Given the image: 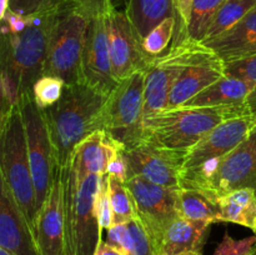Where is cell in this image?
Listing matches in <instances>:
<instances>
[{
	"instance_id": "25",
	"label": "cell",
	"mask_w": 256,
	"mask_h": 255,
	"mask_svg": "<svg viewBox=\"0 0 256 255\" xmlns=\"http://www.w3.org/2000/svg\"><path fill=\"white\" fill-rule=\"evenodd\" d=\"M220 222H234L256 232V195L252 189H239L218 199Z\"/></svg>"
},
{
	"instance_id": "19",
	"label": "cell",
	"mask_w": 256,
	"mask_h": 255,
	"mask_svg": "<svg viewBox=\"0 0 256 255\" xmlns=\"http://www.w3.org/2000/svg\"><path fill=\"white\" fill-rule=\"evenodd\" d=\"M225 75L224 62L212 52L205 59L190 65L182 75L169 94L166 109H175L199 94Z\"/></svg>"
},
{
	"instance_id": "11",
	"label": "cell",
	"mask_w": 256,
	"mask_h": 255,
	"mask_svg": "<svg viewBox=\"0 0 256 255\" xmlns=\"http://www.w3.org/2000/svg\"><path fill=\"white\" fill-rule=\"evenodd\" d=\"M190 188L202 190L215 199L239 189L256 190V126L206 176Z\"/></svg>"
},
{
	"instance_id": "37",
	"label": "cell",
	"mask_w": 256,
	"mask_h": 255,
	"mask_svg": "<svg viewBox=\"0 0 256 255\" xmlns=\"http://www.w3.org/2000/svg\"><path fill=\"white\" fill-rule=\"evenodd\" d=\"M110 175V176H114L116 179L122 180V182H126L128 180V162L126 158H125L124 150L120 152L114 159L110 162V164L108 165L106 174Z\"/></svg>"
},
{
	"instance_id": "14",
	"label": "cell",
	"mask_w": 256,
	"mask_h": 255,
	"mask_svg": "<svg viewBox=\"0 0 256 255\" xmlns=\"http://www.w3.org/2000/svg\"><path fill=\"white\" fill-rule=\"evenodd\" d=\"M105 2L92 6L90 12L82 59V82L109 95L119 82L112 76Z\"/></svg>"
},
{
	"instance_id": "27",
	"label": "cell",
	"mask_w": 256,
	"mask_h": 255,
	"mask_svg": "<svg viewBox=\"0 0 256 255\" xmlns=\"http://www.w3.org/2000/svg\"><path fill=\"white\" fill-rule=\"evenodd\" d=\"M255 6L256 0H225L209 26L204 42L215 39L226 32Z\"/></svg>"
},
{
	"instance_id": "8",
	"label": "cell",
	"mask_w": 256,
	"mask_h": 255,
	"mask_svg": "<svg viewBox=\"0 0 256 255\" xmlns=\"http://www.w3.org/2000/svg\"><path fill=\"white\" fill-rule=\"evenodd\" d=\"M212 52L202 42L188 39L154 58L145 69L144 119L166 109L172 88L180 75Z\"/></svg>"
},
{
	"instance_id": "18",
	"label": "cell",
	"mask_w": 256,
	"mask_h": 255,
	"mask_svg": "<svg viewBox=\"0 0 256 255\" xmlns=\"http://www.w3.org/2000/svg\"><path fill=\"white\" fill-rule=\"evenodd\" d=\"M122 150H125L124 145L118 142L105 130H96L75 148L68 168L78 179L88 175L102 176L106 174L110 162Z\"/></svg>"
},
{
	"instance_id": "22",
	"label": "cell",
	"mask_w": 256,
	"mask_h": 255,
	"mask_svg": "<svg viewBox=\"0 0 256 255\" xmlns=\"http://www.w3.org/2000/svg\"><path fill=\"white\" fill-rule=\"evenodd\" d=\"M209 229L210 224L192 222L179 216L165 230L159 255H179L189 252H202Z\"/></svg>"
},
{
	"instance_id": "4",
	"label": "cell",
	"mask_w": 256,
	"mask_h": 255,
	"mask_svg": "<svg viewBox=\"0 0 256 255\" xmlns=\"http://www.w3.org/2000/svg\"><path fill=\"white\" fill-rule=\"evenodd\" d=\"M92 8L68 0L58 10L50 32L44 75L65 84L82 82V59Z\"/></svg>"
},
{
	"instance_id": "12",
	"label": "cell",
	"mask_w": 256,
	"mask_h": 255,
	"mask_svg": "<svg viewBox=\"0 0 256 255\" xmlns=\"http://www.w3.org/2000/svg\"><path fill=\"white\" fill-rule=\"evenodd\" d=\"M125 184L134 199L138 218L149 232L159 255L165 230L180 216L178 209L179 189L154 184L142 176L130 178Z\"/></svg>"
},
{
	"instance_id": "20",
	"label": "cell",
	"mask_w": 256,
	"mask_h": 255,
	"mask_svg": "<svg viewBox=\"0 0 256 255\" xmlns=\"http://www.w3.org/2000/svg\"><path fill=\"white\" fill-rule=\"evenodd\" d=\"M202 44L224 62L254 56L256 55V6L226 32Z\"/></svg>"
},
{
	"instance_id": "30",
	"label": "cell",
	"mask_w": 256,
	"mask_h": 255,
	"mask_svg": "<svg viewBox=\"0 0 256 255\" xmlns=\"http://www.w3.org/2000/svg\"><path fill=\"white\" fill-rule=\"evenodd\" d=\"M175 32V19L168 18L158 24L146 36L142 39V45L145 54L150 58H156L164 54L168 45L172 42Z\"/></svg>"
},
{
	"instance_id": "32",
	"label": "cell",
	"mask_w": 256,
	"mask_h": 255,
	"mask_svg": "<svg viewBox=\"0 0 256 255\" xmlns=\"http://www.w3.org/2000/svg\"><path fill=\"white\" fill-rule=\"evenodd\" d=\"M224 66L225 74L239 78L252 86V92L248 99V106L256 118V55L246 59L224 62Z\"/></svg>"
},
{
	"instance_id": "6",
	"label": "cell",
	"mask_w": 256,
	"mask_h": 255,
	"mask_svg": "<svg viewBox=\"0 0 256 255\" xmlns=\"http://www.w3.org/2000/svg\"><path fill=\"white\" fill-rule=\"evenodd\" d=\"M0 169L35 235L38 222L36 196L19 104L10 108L0 129Z\"/></svg>"
},
{
	"instance_id": "9",
	"label": "cell",
	"mask_w": 256,
	"mask_h": 255,
	"mask_svg": "<svg viewBox=\"0 0 256 255\" xmlns=\"http://www.w3.org/2000/svg\"><path fill=\"white\" fill-rule=\"evenodd\" d=\"M255 126L256 118L248 115L226 120L214 128L188 152L180 176V188L192 186L206 176Z\"/></svg>"
},
{
	"instance_id": "23",
	"label": "cell",
	"mask_w": 256,
	"mask_h": 255,
	"mask_svg": "<svg viewBox=\"0 0 256 255\" xmlns=\"http://www.w3.org/2000/svg\"><path fill=\"white\" fill-rule=\"evenodd\" d=\"M106 242L124 255H158L156 248L139 218L112 225L108 229Z\"/></svg>"
},
{
	"instance_id": "26",
	"label": "cell",
	"mask_w": 256,
	"mask_h": 255,
	"mask_svg": "<svg viewBox=\"0 0 256 255\" xmlns=\"http://www.w3.org/2000/svg\"><path fill=\"white\" fill-rule=\"evenodd\" d=\"M178 209L180 216L192 222L210 225L220 222L218 199L196 188H179Z\"/></svg>"
},
{
	"instance_id": "34",
	"label": "cell",
	"mask_w": 256,
	"mask_h": 255,
	"mask_svg": "<svg viewBox=\"0 0 256 255\" xmlns=\"http://www.w3.org/2000/svg\"><path fill=\"white\" fill-rule=\"evenodd\" d=\"M256 254V238L255 235L245 239L236 240L225 232L224 238L215 249L212 255H255Z\"/></svg>"
},
{
	"instance_id": "46",
	"label": "cell",
	"mask_w": 256,
	"mask_h": 255,
	"mask_svg": "<svg viewBox=\"0 0 256 255\" xmlns=\"http://www.w3.org/2000/svg\"><path fill=\"white\" fill-rule=\"evenodd\" d=\"M255 195H256V190H255Z\"/></svg>"
},
{
	"instance_id": "41",
	"label": "cell",
	"mask_w": 256,
	"mask_h": 255,
	"mask_svg": "<svg viewBox=\"0 0 256 255\" xmlns=\"http://www.w3.org/2000/svg\"><path fill=\"white\" fill-rule=\"evenodd\" d=\"M10 6V0H0V22H2V19L6 15L8 10Z\"/></svg>"
},
{
	"instance_id": "1",
	"label": "cell",
	"mask_w": 256,
	"mask_h": 255,
	"mask_svg": "<svg viewBox=\"0 0 256 255\" xmlns=\"http://www.w3.org/2000/svg\"><path fill=\"white\" fill-rule=\"evenodd\" d=\"M62 5L30 15L29 24L16 34L0 26V82L2 98L10 106L32 92L36 80L44 75L50 32Z\"/></svg>"
},
{
	"instance_id": "24",
	"label": "cell",
	"mask_w": 256,
	"mask_h": 255,
	"mask_svg": "<svg viewBox=\"0 0 256 255\" xmlns=\"http://www.w3.org/2000/svg\"><path fill=\"white\" fill-rule=\"evenodd\" d=\"M125 12L142 42L162 20L174 18V5L172 0H128Z\"/></svg>"
},
{
	"instance_id": "40",
	"label": "cell",
	"mask_w": 256,
	"mask_h": 255,
	"mask_svg": "<svg viewBox=\"0 0 256 255\" xmlns=\"http://www.w3.org/2000/svg\"><path fill=\"white\" fill-rule=\"evenodd\" d=\"M10 105L8 104L5 100H2V102H0V129H2V124H4V120L5 118H6L8 112H9L10 110Z\"/></svg>"
},
{
	"instance_id": "35",
	"label": "cell",
	"mask_w": 256,
	"mask_h": 255,
	"mask_svg": "<svg viewBox=\"0 0 256 255\" xmlns=\"http://www.w3.org/2000/svg\"><path fill=\"white\" fill-rule=\"evenodd\" d=\"M172 5H174L175 32L172 46H174L189 39L188 26H189L190 14H192V0H172Z\"/></svg>"
},
{
	"instance_id": "29",
	"label": "cell",
	"mask_w": 256,
	"mask_h": 255,
	"mask_svg": "<svg viewBox=\"0 0 256 255\" xmlns=\"http://www.w3.org/2000/svg\"><path fill=\"white\" fill-rule=\"evenodd\" d=\"M106 178L110 202L114 214V224H124L138 218L134 199L126 184L110 175H106Z\"/></svg>"
},
{
	"instance_id": "43",
	"label": "cell",
	"mask_w": 256,
	"mask_h": 255,
	"mask_svg": "<svg viewBox=\"0 0 256 255\" xmlns=\"http://www.w3.org/2000/svg\"><path fill=\"white\" fill-rule=\"evenodd\" d=\"M179 255H202L200 252H182V254Z\"/></svg>"
},
{
	"instance_id": "15",
	"label": "cell",
	"mask_w": 256,
	"mask_h": 255,
	"mask_svg": "<svg viewBox=\"0 0 256 255\" xmlns=\"http://www.w3.org/2000/svg\"><path fill=\"white\" fill-rule=\"evenodd\" d=\"M188 152L189 150L166 149L142 140L135 146L124 150L128 162V180L142 176L154 184L179 189Z\"/></svg>"
},
{
	"instance_id": "2",
	"label": "cell",
	"mask_w": 256,
	"mask_h": 255,
	"mask_svg": "<svg viewBox=\"0 0 256 255\" xmlns=\"http://www.w3.org/2000/svg\"><path fill=\"white\" fill-rule=\"evenodd\" d=\"M109 95L85 82L65 84L56 104L42 110L59 169L69 166L75 148L102 130V110Z\"/></svg>"
},
{
	"instance_id": "21",
	"label": "cell",
	"mask_w": 256,
	"mask_h": 255,
	"mask_svg": "<svg viewBox=\"0 0 256 255\" xmlns=\"http://www.w3.org/2000/svg\"><path fill=\"white\" fill-rule=\"evenodd\" d=\"M252 86L239 78L226 75L188 100L184 108H212L248 105Z\"/></svg>"
},
{
	"instance_id": "44",
	"label": "cell",
	"mask_w": 256,
	"mask_h": 255,
	"mask_svg": "<svg viewBox=\"0 0 256 255\" xmlns=\"http://www.w3.org/2000/svg\"><path fill=\"white\" fill-rule=\"evenodd\" d=\"M4 98H2V82H0V102H2Z\"/></svg>"
},
{
	"instance_id": "45",
	"label": "cell",
	"mask_w": 256,
	"mask_h": 255,
	"mask_svg": "<svg viewBox=\"0 0 256 255\" xmlns=\"http://www.w3.org/2000/svg\"><path fill=\"white\" fill-rule=\"evenodd\" d=\"M254 235H255V238H256V232H254Z\"/></svg>"
},
{
	"instance_id": "38",
	"label": "cell",
	"mask_w": 256,
	"mask_h": 255,
	"mask_svg": "<svg viewBox=\"0 0 256 255\" xmlns=\"http://www.w3.org/2000/svg\"><path fill=\"white\" fill-rule=\"evenodd\" d=\"M74 2H80V4H84L89 8L96 6V5L102 4V2H109L110 4H112L114 8H116V9L125 10L128 0H74Z\"/></svg>"
},
{
	"instance_id": "16",
	"label": "cell",
	"mask_w": 256,
	"mask_h": 255,
	"mask_svg": "<svg viewBox=\"0 0 256 255\" xmlns=\"http://www.w3.org/2000/svg\"><path fill=\"white\" fill-rule=\"evenodd\" d=\"M35 240L40 255H66L64 184L59 168L49 195L38 214Z\"/></svg>"
},
{
	"instance_id": "3",
	"label": "cell",
	"mask_w": 256,
	"mask_h": 255,
	"mask_svg": "<svg viewBox=\"0 0 256 255\" xmlns=\"http://www.w3.org/2000/svg\"><path fill=\"white\" fill-rule=\"evenodd\" d=\"M248 115H252L248 105L164 110L144 119L142 140L166 149L190 150L222 122Z\"/></svg>"
},
{
	"instance_id": "33",
	"label": "cell",
	"mask_w": 256,
	"mask_h": 255,
	"mask_svg": "<svg viewBox=\"0 0 256 255\" xmlns=\"http://www.w3.org/2000/svg\"><path fill=\"white\" fill-rule=\"evenodd\" d=\"M95 212H96L100 229H110L114 225V214L110 202L106 175H102L100 179L99 190L95 198Z\"/></svg>"
},
{
	"instance_id": "42",
	"label": "cell",
	"mask_w": 256,
	"mask_h": 255,
	"mask_svg": "<svg viewBox=\"0 0 256 255\" xmlns=\"http://www.w3.org/2000/svg\"><path fill=\"white\" fill-rule=\"evenodd\" d=\"M0 255H12V254L10 252H8V250H5L4 248L0 246Z\"/></svg>"
},
{
	"instance_id": "31",
	"label": "cell",
	"mask_w": 256,
	"mask_h": 255,
	"mask_svg": "<svg viewBox=\"0 0 256 255\" xmlns=\"http://www.w3.org/2000/svg\"><path fill=\"white\" fill-rule=\"evenodd\" d=\"M65 82L52 75H42L32 86V96L42 110L48 109L59 102Z\"/></svg>"
},
{
	"instance_id": "10",
	"label": "cell",
	"mask_w": 256,
	"mask_h": 255,
	"mask_svg": "<svg viewBox=\"0 0 256 255\" xmlns=\"http://www.w3.org/2000/svg\"><path fill=\"white\" fill-rule=\"evenodd\" d=\"M19 108L24 122L28 155L39 214V210L42 209L52 186L58 165L42 110L35 102L32 92L20 98Z\"/></svg>"
},
{
	"instance_id": "17",
	"label": "cell",
	"mask_w": 256,
	"mask_h": 255,
	"mask_svg": "<svg viewBox=\"0 0 256 255\" xmlns=\"http://www.w3.org/2000/svg\"><path fill=\"white\" fill-rule=\"evenodd\" d=\"M0 246L12 255H40L35 235L0 169Z\"/></svg>"
},
{
	"instance_id": "39",
	"label": "cell",
	"mask_w": 256,
	"mask_h": 255,
	"mask_svg": "<svg viewBox=\"0 0 256 255\" xmlns=\"http://www.w3.org/2000/svg\"><path fill=\"white\" fill-rule=\"evenodd\" d=\"M94 255H124L119 249L114 248L112 245L108 244L106 242H100L96 248V252Z\"/></svg>"
},
{
	"instance_id": "28",
	"label": "cell",
	"mask_w": 256,
	"mask_h": 255,
	"mask_svg": "<svg viewBox=\"0 0 256 255\" xmlns=\"http://www.w3.org/2000/svg\"><path fill=\"white\" fill-rule=\"evenodd\" d=\"M225 0H192L188 38L192 42H202L215 15Z\"/></svg>"
},
{
	"instance_id": "36",
	"label": "cell",
	"mask_w": 256,
	"mask_h": 255,
	"mask_svg": "<svg viewBox=\"0 0 256 255\" xmlns=\"http://www.w3.org/2000/svg\"><path fill=\"white\" fill-rule=\"evenodd\" d=\"M68 0H10L9 9L16 14L30 16L64 4Z\"/></svg>"
},
{
	"instance_id": "5",
	"label": "cell",
	"mask_w": 256,
	"mask_h": 255,
	"mask_svg": "<svg viewBox=\"0 0 256 255\" xmlns=\"http://www.w3.org/2000/svg\"><path fill=\"white\" fill-rule=\"evenodd\" d=\"M64 184L66 255H94L102 242V229L95 212L100 175L78 179L69 168L60 169Z\"/></svg>"
},
{
	"instance_id": "7",
	"label": "cell",
	"mask_w": 256,
	"mask_h": 255,
	"mask_svg": "<svg viewBox=\"0 0 256 255\" xmlns=\"http://www.w3.org/2000/svg\"><path fill=\"white\" fill-rule=\"evenodd\" d=\"M145 72H132L108 96L102 110V130L125 150L142 142Z\"/></svg>"
},
{
	"instance_id": "13",
	"label": "cell",
	"mask_w": 256,
	"mask_h": 255,
	"mask_svg": "<svg viewBox=\"0 0 256 255\" xmlns=\"http://www.w3.org/2000/svg\"><path fill=\"white\" fill-rule=\"evenodd\" d=\"M105 14L112 76L120 82L132 72L139 70L145 72L154 58L145 54L142 39L135 32L125 10L116 9L106 2Z\"/></svg>"
}]
</instances>
